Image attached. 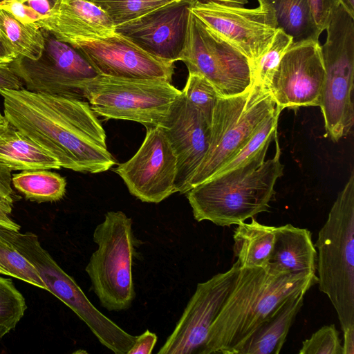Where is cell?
I'll list each match as a JSON object with an SVG mask.
<instances>
[{
	"instance_id": "8fae6325",
	"label": "cell",
	"mask_w": 354,
	"mask_h": 354,
	"mask_svg": "<svg viewBox=\"0 0 354 354\" xmlns=\"http://www.w3.org/2000/svg\"><path fill=\"white\" fill-rule=\"evenodd\" d=\"M259 6L195 0L190 10L210 30L242 53L252 69L270 47L277 31L273 10L266 0Z\"/></svg>"
},
{
	"instance_id": "f1b7e54d",
	"label": "cell",
	"mask_w": 354,
	"mask_h": 354,
	"mask_svg": "<svg viewBox=\"0 0 354 354\" xmlns=\"http://www.w3.org/2000/svg\"><path fill=\"white\" fill-rule=\"evenodd\" d=\"M26 308L25 299L12 279L0 277V341L15 328Z\"/></svg>"
},
{
	"instance_id": "ffe728a7",
	"label": "cell",
	"mask_w": 354,
	"mask_h": 354,
	"mask_svg": "<svg viewBox=\"0 0 354 354\" xmlns=\"http://www.w3.org/2000/svg\"><path fill=\"white\" fill-rule=\"evenodd\" d=\"M317 251L311 232L286 224L277 227L269 264L292 274H315Z\"/></svg>"
},
{
	"instance_id": "f546056e",
	"label": "cell",
	"mask_w": 354,
	"mask_h": 354,
	"mask_svg": "<svg viewBox=\"0 0 354 354\" xmlns=\"http://www.w3.org/2000/svg\"><path fill=\"white\" fill-rule=\"evenodd\" d=\"M292 43L289 35L277 30L270 47L252 67V84L268 89L274 72Z\"/></svg>"
},
{
	"instance_id": "4316f807",
	"label": "cell",
	"mask_w": 354,
	"mask_h": 354,
	"mask_svg": "<svg viewBox=\"0 0 354 354\" xmlns=\"http://www.w3.org/2000/svg\"><path fill=\"white\" fill-rule=\"evenodd\" d=\"M103 10L118 26L176 0H88Z\"/></svg>"
},
{
	"instance_id": "cb8c5ba5",
	"label": "cell",
	"mask_w": 354,
	"mask_h": 354,
	"mask_svg": "<svg viewBox=\"0 0 354 354\" xmlns=\"http://www.w3.org/2000/svg\"><path fill=\"white\" fill-rule=\"evenodd\" d=\"M272 8L277 29L292 38V43L319 41V29L309 0H266Z\"/></svg>"
},
{
	"instance_id": "4dcf8cb0",
	"label": "cell",
	"mask_w": 354,
	"mask_h": 354,
	"mask_svg": "<svg viewBox=\"0 0 354 354\" xmlns=\"http://www.w3.org/2000/svg\"><path fill=\"white\" fill-rule=\"evenodd\" d=\"M185 97L201 113L211 126L214 110L221 97L214 86L203 75L189 73L186 84L182 91Z\"/></svg>"
},
{
	"instance_id": "b9f144b4",
	"label": "cell",
	"mask_w": 354,
	"mask_h": 354,
	"mask_svg": "<svg viewBox=\"0 0 354 354\" xmlns=\"http://www.w3.org/2000/svg\"><path fill=\"white\" fill-rule=\"evenodd\" d=\"M205 1H212L224 3L236 4V5H241V6L246 4L248 2V0H205Z\"/></svg>"
},
{
	"instance_id": "ab89813d",
	"label": "cell",
	"mask_w": 354,
	"mask_h": 354,
	"mask_svg": "<svg viewBox=\"0 0 354 354\" xmlns=\"http://www.w3.org/2000/svg\"><path fill=\"white\" fill-rule=\"evenodd\" d=\"M25 3L42 17L47 15L52 8L48 0H27Z\"/></svg>"
},
{
	"instance_id": "44dd1931",
	"label": "cell",
	"mask_w": 354,
	"mask_h": 354,
	"mask_svg": "<svg viewBox=\"0 0 354 354\" xmlns=\"http://www.w3.org/2000/svg\"><path fill=\"white\" fill-rule=\"evenodd\" d=\"M304 291L285 301L260 325L232 354H279L294 320L303 306Z\"/></svg>"
},
{
	"instance_id": "ba28073f",
	"label": "cell",
	"mask_w": 354,
	"mask_h": 354,
	"mask_svg": "<svg viewBox=\"0 0 354 354\" xmlns=\"http://www.w3.org/2000/svg\"><path fill=\"white\" fill-rule=\"evenodd\" d=\"M81 88L84 98L97 115L137 122L145 127L158 125L182 93L163 79L101 75L84 82Z\"/></svg>"
},
{
	"instance_id": "9a60e30c",
	"label": "cell",
	"mask_w": 354,
	"mask_h": 354,
	"mask_svg": "<svg viewBox=\"0 0 354 354\" xmlns=\"http://www.w3.org/2000/svg\"><path fill=\"white\" fill-rule=\"evenodd\" d=\"M319 41L291 44L274 72L268 90L277 107L319 106L324 67Z\"/></svg>"
},
{
	"instance_id": "5bb4252c",
	"label": "cell",
	"mask_w": 354,
	"mask_h": 354,
	"mask_svg": "<svg viewBox=\"0 0 354 354\" xmlns=\"http://www.w3.org/2000/svg\"><path fill=\"white\" fill-rule=\"evenodd\" d=\"M235 261L224 272L198 283L176 326L158 354H203L210 328L233 288L239 271Z\"/></svg>"
},
{
	"instance_id": "e575fe53",
	"label": "cell",
	"mask_w": 354,
	"mask_h": 354,
	"mask_svg": "<svg viewBox=\"0 0 354 354\" xmlns=\"http://www.w3.org/2000/svg\"><path fill=\"white\" fill-rule=\"evenodd\" d=\"M12 14L18 20L24 23H35L42 17L25 2L10 1L0 6Z\"/></svg>"
},
{
	"instance_id": "484cf974",
	"label": "cell",
	"mask_w": 354,
	"mask_h": 354,
	"mask_svg": "<svg viewBox=\"0 0 354 354\" xmlns=\"http://www.w3.org/2000/svg\"><path fill=\"white\" fill-rule=\"evenodd\" d=\"M0 27L19 55L32 59L39 58L44 47V36L36 23H24L7 10L0 8Z\"/></svg>"
},
{
	"instance_id": "d6986e66",
	"label": "cell",
	"mask_w": 354,
	"mask_h": 354,
	"mask_svg": "<svg viewBox=\"0 0 354 354\" xmlns=\"http://www.w3.org/2000/svg\"><path fill=\"white\" fill-rule=\"evenodd\" d=\"M35 23L68 44L110 36L115 28L108 15L88 0H53L50 12Z\"/></svg>"
},
{
	"instance_id": "83f0119b",
	"label": "cell",
	"mask_w": 354,
	"mask_h": 354,
	"mask_svg": "<svg viewBox=\"0 0 354 354\" xmlns=\"http://www.w3.org/2000/svg\"><path fill=\"white\" fill-rule=\"evenodd\" d=\"M0 274L10 276L47 290L34 266L0 235Z\"/></svg>"
},
{
	"instance_id": "60d3db41",
	"label": "cell",
	"mask_w": 354,
	"mask_h": 354,
	"mask_svg": "<svg viewBox=\"0 0 354 354\" xmlns=\"http://www.w3.org/2000/svg\"><path fill=\"white\" fill-rule=\"evenodd\" d=\"M353 17H354V0H337Z\"/></svg>"
},
{
	"instance_id": "d590c367",
	"label": "cell",
	"mask_w": 354,
	"mask_h": 354,
	"mask_svg": "<svg viewBox=\"0 0 354 354\" xmlns=\"http://www.w3.org/2000/svg\"><path fill=\"white\" fill-rule=\"evenodd\" d=\"M157 335L145 330L142 334L136 336L133 346L127 354H150L157 342Z\"/></svg>"
},
{
	"instance_id": "9c48e42d",
	"label": "cell",
	"mask_w": 354,
	"mask_h": 354,
	"mask_svg": "<svg viewBox=\"0 0 354 354\" xmlns=\"http://www.w3.org/2000/svg\"><path fill=\"white\" fill-rule=\"evenodd\" d=\"M182 62L189 73L200 74L209 81L221 97L243 94L252 86L249 59L192 12Z\"/></svg>"
},
{
	"instance_id": "f35d334b",
	"label": "cell",
	"mask_w": 354,
	"mask_h": 354,
	"mask_svg": "<svg viewBox=\"0 0 354 354\" xmlns=\"http://www.w3.org/2000/svg\"><path fill=\"white\" fill-rule=\"evenodd\" d=\"M343 354H354V325L344 331Z\"/></svg>"
},
{
	"instance_id": "7402d4cb",
	"label": "cell",
	"mask_w": 354,
	"mask_h": 354,
	"mask_svg": "<svg viewBox=\"0 0 354 354\" xmlns=\"http://www.w3.org/2000/svg\"><path fill=\"white\" fill-rule=\"evenodd\" d=\"M0 162L12 171L61 168L55 158L8 121L0 126Z\"/></svg>"
},
{
	"instance_id": "e0dca14e",
	"label": "cell",
	"mask_w": 354,
	"mask_h": 354,
	"mask_svg": "<svg viewBox=\"0 0 354 354\" xmlns=\"http://www.w3.org/2000/svg\"><path fill=\"white\" fill-rule=\"evenodd\" d=\"M70 45L82 55L97 75L171 82L174 73V63L149 55L115 32L104 38L76 41Z\"/></svg>"
},
{
	"instance_id": "2e32d148",
	"label": "cell",
	"mask_w": 354,
	"mask_h": 354,
	"mask_svg": "<svg viewBox=\"0 0 354 354\" xmlns=\"http://www.w3.org/2000/svg\"><path fill=\"white\" fill-rule=\"evenodd\" d=\"M194 1L176 0L116 26L115 32L156 58L173 63L182 61Z\"/></svg>"
},
{
	"instance_id": "8d00e7d4",
	"label": "cell",
	"mask_w": 354,
	"mask_h": 354,
	"mask_svg": "<svg viewBox=\"0 0 354 354\" xmlns=\"http://www.w3.org/2000/svg\"><path fill=\"white\" fill-rule=\"evenodd\" d=\"M18 56L15 48L0 27V66L9 65Z\"/></svg>"
},
{
	"instance_id": "52a82bcc",
	"label": "cell",
	"mask_w": 354,
	"mask_h": 354,
	"mask_svg": "<svg viewBox=\"0 0 354 354\" xmlns=\"http://www.w3.org/2000/svg\"><path fill=\"white\" fill-rule=\"evenodd\" d=\"M276 107L268 90L255 84L243 94L220 97L213 113L209 148L189 189L211 178L237 154Z\"/></svg>"
},
{
	"instance_id": "ac0fdd59",
	"label": "cell",
	"mask_w": 354,
	"mask_h": 354,
	"mask_svg": "<svg viewBox=\"0 0 354 354\" xmlns=\"http://www.w3.org/2000/svg\"><path fill=\"white\" fill-rule=\"evenodd\" d=\"M158 125L166 133L176 155L175 191L186 194L192 176L207 152L211 126L183 92Z\"/></svg>"
},
{
	"instance_id": "1f68e13d",
	"label": "cell",
	"mask_w": 354,
	"mask_h": 354,
	"mask_svg": "<svg viewBox=\"0 0 354 354\" xmlns=\"http://www.w3.org/2000/svg\"><path fill=\"white\" fill-rule=\"evenodd\" d=\"M300 354H343L339 332L334 324L324 326L302 342Z\"/></svg>"
},
{
	"instance_id": "7a4b0ae2",
	"label": "cell",
	"mask_w": 354,
	"mask_h": 354,
	"mask_svg": "<svg viewBox=\"0 0 354 354\" xmlns=\"http://www.w3.org/2000/svg\"><path fill=\"white\" fill-rule=\"evenodd\" d=\"M315 274L239 267L234 284L212 324L203 354H232L288 299L317 283Z\"/></svg>"
},
{
	"instance_id": "30bf717a",
	"label": "cell",
	"mask_w": 354,
	"mask_h": 354,
	"mask_svg": "<svg viewBox=\"0 0 354 354\" xmlns=\"http://www.w3.org/2000/svg\"><path fill=\"white\" fill-rule=\"evenodd\" d=\"M41 30L45 42L40 57L19 55L9 67L30 91L84 100L82 84L97 74L76 48Z\"/></svg>"
},
{
	"instance_id": "8992f818",
	"label": "cell",
	"mask_w": 354,
	"mask_h": 354,
	"mask_svg": "<svg viewBox=\"0 0 354 354\" xmlns=\"http://www.w3.org/2000/svg\"><path fill=\"white\" fill-rule=\"evenodd\" d=\"M326 30L320 46L325 74L319 106L326 131L337 142L354 122V17L338 3Z\"/></svg>"
},
{
	"instance_id": "6da1fadb",
	"label": "cell",
	"mask_w": 354,
	"mask_h": 354,
	"mask_svg": "<svg viewBox=\"0 0 354 354\" xmlns=\"http://www.w3.org/2000/svg\"><path fill=\"white\" fill-rule=\"evenodd\" d=\"M0 95L8 122L49 152L61 167L97 174L116 163L104 128L84 100L24 87L0 89Z\"/></svg>"
},
{
	"instance_id": "ee69618b",
	"label": "cell",
	"mask_w": 354,
	"mask_h": 354,
	"mask_svg": "<svg viewBox=\"0 0 354 354\" xmlns=\"http://www.w3.org/2000/svg\"><path fill=\"white\" fill-rule=\"evenodd\" d=\"M8 122L4 115H3L0 111V126L6 124Z\"/></svg>"
},
{
	"instance_id": "3957f363",
	"label": "cell",
	"mask_w": 354,
	"mask_h": 354,
	"mask_svg": "<svg viewBox=\"0 0 354 354\" xmlns=\"http://www.w3.org/2000/svg\"><path fill=\"white\" fill-rule=\"evenodd\" d=\"M274 138L273 158L265 160L267 152H263L241 166L213 176L186 193L196 221L230 227L268 211L274 185L283 171L277 134Z\"/></svg>"
},
{
	"instance_id": "277c9868",
	"label": "cell",
	"mask_w": 354,
	"mask_h": 354,
	"mask_svg": "<svg viewBox=\"0 0 354 354\" xmlns=\"http://www.w3.org/2000/svg\"><path fill=\"white\" fill-rule=\"evenodd\" d=\"M319 289L333 306L342 331L354 325V170L318 234Z\"/></svg>"
},
{
	"instance_id": "5b68a950",
	"label": "cell",
	"mask_w": 354,
	"mask_h": 354,
	"mask_svg": "<svg viewBox=\"0 0 354 354\" xmlns=\"http://www.w3.org/2000/svg\"><path fill=\"white\" fill-rule=\"evenodd\" d=\"M132 220L122 211H110L95 227L97 249L85 268L91 289L109 311L126 310L136 297L132 275L135 238Z\"/></svg>"
},
{
	"instance_id": "7bdbcfd3",
	"label": "cell",
	"mask_w": 354,
	"mask_h": 354,
	"mask_svg": "<svg viewBox=\"0 0 354 354\" xmlns=\"http://www.w3.org/2000/svg\"><path fill=\"white\" fill-rule=\"evenodd\" d=\"M27 0H0V6L10 1L26 2Z\"/></svg>"
},
{
	"instance_id": "836d02e7",
	"label": "cell",
	"mask_w": 354,
	"mask_h": 354,
	"mask_svg": "<svg viewBox=\"0 0 354 354\" xmlns=\"http://www.w3.org/2000/svg\"><path fill=\"white\" fill-rule=\"evenodd\" d=\"M315 22L322 32L326 30L337 0H309Z\"/></svg>"
},
{
	"instance_id": "d6a6232c",
	"label": "cell",
	"mask_w": 354,
	"mask_h": 354,
	"mask_svg": "<svg viewBox=\"0 0 354 354\" xmlns=\"http://www.w3.org/2000/svg\"><path fill=\"white\" fill-rule=\"evenodd\" d=\"M12 177V170L0 162V226L19 231L20 225L10 217L13 203L17 199L11 186Z\"/></svg>"
},
{
	"instance_id": "d4e9b609",
	"label": "cell",
	"mask_w": 354,
	"mask_h": 354,
	"mask_svg": "<svg viewBox=\"0 0 354 354\" xmlns=\"http://www.w3.org/2000/svg\"><path fill=\"white\" fill-rule=\"evenodd\" d=\"M12 183L26 198L39 203L59 201L66 193L65 178L48 169L23 171L12 176Z\"/></svg>"
},
{
	"instance_id": "74e56055",
	"label": "cell",
	"mask_w": 354,
	"mask_h": 354,
	"mask_svg": "<svg viewBox=\"0 0 354 354\" xmlns=\"http://www.w3.org/2000/svg\"><path fill=\"white\" fill-rule=\"evenodd\" d=\"M23 85L8 65L0 66V89H19Z\"/></svg>"
},
{
	"instance_id": "603a6c76",
	"label": "cell",
	"mask_w": 354,
	"mask_h": 354,
	"mask_svg": "<svg viewBox=\"0 0 354 354\" xmlns=\"http://www.w3.org/2000/svg\"><path fill=\"white\" fill-rule=\"evenodd\" d=\"M277 227L261 224L252 217L250 223H241L234 231V256L240 267H264L269 264Z\"/></svg>"
},
{
	"instance_id": "4fadbf2b",
	"label": "cell",
	"mask_w": 354,
	"mask_h": 354,
	"mask_svg": "<svg viewBox=\"0 0 354 354\" xmlns=\"http://www.w3.org/2000/svg\"><path fill=\"white\" fill-rule=\"evenodd\" d=\"M145 138L136 153L115 168L129 192L142 202L158 203L175 191L177 158L162 128L146 127Z\"/></svg>"
},
{
	"instance_id": "7c38bea8",
	"label": "cell",
	"mask_w": 354,
	"mask_h": 354,
	"mask_svg": "<svg viewBox=\"0 0 354 354\" xmlns=\"http://www.w3.org/2000/svg\"><path fill=\"white\" fill-rule=\"evenodd\" d=\"M0 235L34 266L47 290L68 306L100 342L107 341L115 333L118 325L92 304L75 281L41 247L36 234L0 226Z\"/></svg>"
}]
</instances>
